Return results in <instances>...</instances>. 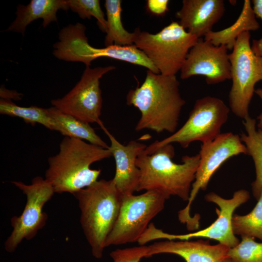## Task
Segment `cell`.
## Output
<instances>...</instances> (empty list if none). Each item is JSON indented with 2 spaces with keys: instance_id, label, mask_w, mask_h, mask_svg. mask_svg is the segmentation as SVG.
I'll return each mask as SVG.
<instances>
[{
  "instance_id": "cell-1",
  "label": "cell",
  "mask_w": 262,
  "mask_h": 262,
  "mask_svg": "<svg viewBox=\"0 0 262 262\" xmlns=\"http://www.w3.org/2000/svg\"><path fill=\"white\" fill-rule=\"evenodd\" d=\"M176 75L155 73L147 70L140 86L129 91L127 104L137 108L141 117L135 131L148 129L160 133L177 131L181 109L185 101L179 90Z\"/></svg>"
},
{
  "instance_id": "cell-2",
  "label": "cell",
  "mask_w": 262,
  "mask_h": 262,
  "mask_svg": "<svg viewBox=\"0 0 262 262\" xmlns=\"http://www.w3.org/2000/svg\"><path fill=\"white\" fill-rule=\"evenodd\" d=\"M111 156L109 149L81 139L64 137L58 152L48 158L45 179L55 193L74 194L98 180L101 169H93L90 166Z\"/></svg>"
},
{
  "instance_id": "cell-3",
  "label": "cell",
  "mask_w": 262,
  "mask_h": 262,
  "mask_svg": "<svg viewBox=\"0 0 262 262\" xmlns=\"http://www.w3.org/2000/svg\"><path fill=\"white\" fill-rule=\"evenodd\" d=\"M175 149L172 144L164 145L150 154L143 152L137 157L136 164L140 171L137 191H154L166 199L171 196L188 201L200 162V155H185L182 163L172 161Z\"/></svg>"
},
{
  "instance_id": "cell-4",
  "label": "cell",
  "mask_w": 262,
  "mask_h": 262,
  "mask_svg": "<svg viewBox=\"0 0 262 262\" xmlns=\"http://www.w3.org/2000/svg\"><path fill=\"white\" fill-rule=\"evenodd\" d=\"M73 195L78 200L80 223L92 254L100 259L119 215L123 196L113 179L98 180Z\"/></svg>"
},
{
  "instance_id": "cell-5",
  "label": "cell",
  "mask_w": 262,
  "mask_h": 262,
  "mask_svg": "<svg viewBox=\"0 0 262 262\" xmlns=\"http://www.w3.org/2000/svg\"><path fill=\"white\" fill-rule=\"evenodd\" d=\"M199 38L172 21L156 33L137 29L134 45L161 74L174 76L180 70L190 49Z\"/></svg>"
},
{
  "instance_id": "cell-6",
  "label": "cell",
  "mask_w": 262,
  "mask_h": 262,
  "mask_svg": "<svg viewBox=\"0 0 262 262\" xmlns=\"http://www.w3.org/2000/svg\"><path fill=\"white\" fill-rule=\"evenodd\" d=\"M229 109L220 98L207 96L197 99L183 126L169 136L155 141L143 153L150 154L167 144L177 143L187 148L195 141L202 143L214 139L228 120Z\"/></svg>"
},
{
  "instance_id": "cell-7",
  "label": "cell",
  "mask_w": 262,
  "mask_h": 262,
  "mask_svg": "<svg viewBox=\"0 0 262 262\" xmlns=\"http://www.w3.org/2000/svg\"><path fill=\"white\" fill-rule=\"evenodd\" d=\"M250 38L249 32L242 33L229 54L232 80L229 94V106L235 115L243 119L249 116V106L255 85L262 80V58L252 51Z\"/></svg>"
},
{
  "instance_id": "cell-8",
  "label": "cell",
  "mask_w": 262,
  "mask_h": 262,
  "mask_svg": "<svg viewBox=\"0 0 262 262\" xmlns=\"http://www.w3.org/2000/svg\"><path fill=\"white\" fill-rule=\"evenodd\" d=\"M166 199L154 191L123 196L119 215L106 239L105 247L138 242L151 221L163 210Z\"/></svg>"
},
{
  "instance_id": "cell-9",
  "label": "cell",
  "mask_w": 262,
  "mask_h": 262,
  "mask_svg": "<svg viewBox=\"0 0 262 262\" xmlns=\"http://www.w3.org/2000/svg\"><path fill=\"white\" fill-rule=\"evenodd\" d=\"M241 154H247L246 146L240 136L229 132L220 133L214 139L202 143L199 152L200 162L192 184L186 206L179 212L180 221L188 229L198 228V218L190 214L191 205L200 190H205L215 172L228 159Z\"/></svg>"
},
{
  "instance_id": "cell-10",
  "label": "cell",
  "mask_w": 262,
  "mask_h": 262,
  "mask_svg": "<svg viewBox=\"0 0 262 262\" xmlns=\"http://www.w3.org/2000/svg\"><path fill=\"white\" fill-rule=\"evenodd\" d=\"M86 27L77 22L63 28L59 33V41L53 45V55L57 59L72 62H81L86 66L100 57H108L137 65L141 60L140 50L135 45H112L96 48L88 43Z\"/></svg>"
},
{
  "instance_id": "cell-11",
  "label": "cell",
  "mask_w": 262,
  "mask_h": 262,
  "mask_svg": "<svg viewBox=\"0 0 262 262\" xmlns=\"http://www.w3.org/2000/svg\"><path fill=\"white\" fill-rule=\"evenodd\" d=\"M250 198L249 193L241 189L234 192L230 199H225L214 192L205 196L207 201L218 205L216 209L217 219L209 227L195 232L185 234H172L158 229L152 223L142 237L144 243L152 240L165 239L169 240H188L196 238H205L214 240L219 244L232 248L240 242L234 234L232 227V219L235 210L246 202Z\"/></svg>"
},
{
  "instance_id": "cell-12",
  "label": "cell",
  "mask_w": 262,
  "mask_h": 262,
  "mask_svg": "<svg viewBox=\"0 0 262 262\" xmlns=\"http://www.w3.org/2000/svg\"><path fill=\"white\" fill-rule=\"evenodd\" d=\"M26 196V203L21 215L11 219L13 230L4 243L5 249L15 251L23 239L30 240L45 225L47 214L43 212L45 204L55 193L52 186L40 176L33 179L30 184L21 181H12Z\"/></svg>"
},
{
  "instance_id": "cell-13",
  "label": "cell",
  "mask_w": 262,
  "mask_h": 262,
  "mask_svg": "<svg viewBox=\"0 0 262 262\" xmlns=\"http://www.w3.org/2000/svg\"><path fill=\"white\" fill-rule=\"evenodd\" d=\"M109 66L91 68L86 66L80 81L61 98L51 100L52 106L61 112L88 123L104 125L100 119L102 105L100 79L115 69Z\"/></svg>"
},
{
  "instance_id": "cell-14",
  "label": "cell",
  "mask_w": 262,
  "mask_h": 262,
  "mask_svg": "<svg viewBox=\"0 0 262 262\" xmlns=\"http://www.w3.org/2000/svg\"><path fill=\"white\" fill-rule=\"evenodd\" d=\"M226 46H215L199 38L190 49L180 70V78L205 77L208 84H214L231 79L230 63Z\"/></svg>"
},
{
  "instance_id": "cell-15",
  "label": "cell",
  "mask_w": 262,
  "mask_h": 262,
  "mask_svg": "<svg viewBox=\"0 0 262 262\" xmlns=\"http://www.w3.org/2000/svg\"><path fill=\"white\" fill-rule=\"evenodd\" d=\"M101 128L110 141L109 149L115 160V172L112 179L122 196L133 194L137 191L140 179V171L136 161L147 146L134 140L130 141L126 145H122L104 125Z\"/></svg>"
},
{
  "instance_id": "cell-16",
  "label": "cell",
  "mask_w": 262,
  "mask_h": 262,
  "mask_svg": "<svg viewBox=\"0 0 262 262\" xmlns=\"http://www.w3.org/2000/svg\"><path fill=\"white\" fill-rule=\"evenodd\" d=\"M225 10L223 0H183L175 16L185 30L201 38L212 31Z\"/></svg>"
},
{
  "instance_id": "cell-17",
  "label": "cell",
  "mask_w": 262,
  "mask_h": 262,
  "mask_svg": "<svg viewBox=\"0 0 262 262\" xmlns=\"http://www.w3.org/2000/svg\"><path fill=\"white\" fill-rule=\"evenodd\" d=\"M147 257L159 254H173L186 262H222L228 258L230 248L218 244L210 245L202 240H169L156 242L148 246Z\"/></svg>"
},
{
  "instance_id": "cell-18",
  "label": "cell",
  "mask_w": 262,
  "mask_h": 262,
  "mask_svg": "<svg viewBox=\"0 0 262 262\" xmlns=\"http://www.w3.org/2000/svg\"><path fill=\"white\" fill-rule=\"evenodd\" d=\"M69 10L66 0H32L26 5L16 7V17L6 32H14L24 35L27 27L33 21L42 19V26L47 27L57 21V13L59 10Z\"/></svg>"
},
{
  "instance_id": "cell-19",
  "label": "cell",
  "mask_w": 262,
  "mask_h": 262,
  "mask_svg": "<svg viewBox=\"0 0 262 262\" xmlns=\"http://www.w3.org/2000/svg\"><path fill=\"white\" fill-rule=\"evenodd\" d=\"M260 25L249 0H245L242 11L236 21L231 26L217 32L211 31L204 36V40L215 46H226L232 50L237 37L242 33L259 29Z\"/></svg>"
},
{
  "instance_id": "cell-20",
  "label": "cell",
  "mask_w": 262,
  "mask_h": 262,
  "mask_svg": "<svg viewBox=\"0 0 262 262\" xmlns=\"http://www.w3.org/2000/svg\"><path fill=\"white\" fill-rule=\"evenodd\" d=\"M48 110L56 124L57 131L64 137L85 140L91 144L109 149L110 146L96 133L89 123L65 114L53 106L48 108Z\"/></svg>"
},
{
  "instance_id": "cell-21",
  "label": "cell",
  "mask_w": 262,
  "mask_h": 262,
  "mask_svg": "<svg viewBox=\"0 0 262 262\" xmlns=\"http://www.w3.org/2000/svg\"><path fill=\"white\" fill-rule=\"evenodd\" d=\"M246 133H243L240 138L246 147L247 154L254 162L255 180L251 183L253 196L258 200L262 191V131L256 129V121L249 116L243 121Z\"/></svg>"
},
{
  "instance_id": "cell-22",
  "label": "cell",
  "mask_w": 262,
  "mask_h": 262,
  "mask_svg": "<svg viewBox=\"0 0 262 262\" xmlns=\"http://www.w3.org/2000/svg\"><path fill=\"white\" fill-rule=\"evenodd\" d=\"M104 6L107 16V30L104 40L105 47L114 45L130 46L134 44L137 29L133 33H130L124 28L121 21V1L106 0Z\"/></svg>"
},
{
  "instance_id": "cell-23",
  "label": "cell",
  "mask_w": 262,
  "mask_h": 262,
  "mask_svg": "<svg viewBox=\"0 0 262 262\" xmlns=\"http://www.w3.org/2000/svg\"><path fill=\"white\" fill-rule=\"evenodd\" d=\"M0 114L18 117L32 125L38 123L51 131H58L56 124L50 115L48 108L35 106H20L13 103L11 100L0 98Z\"/></svg>"
},
{
  "instance_id": "cell-24",
  "label": "cell",
  "mask_w": 262,
  "mask_h": 262,
  "mask_svg": "<svg viewBox=\"0 0 262 262\" xmlns=\"http://www.w3.org/2000/svg\"><path fill=\"white\" fill-rule=\"evenodd\" d=\"M258 200L248 214L233 215L232 227L235 235L257 238L262 241V191Z\"/></svg>"
},
{
  "instance_id": "cell-25",
  "label": "cell",
  "mask_w": 262,
  "mask_h": 262,
  "mask_svg": "<svg viewBox=\"0 0 262 262\" xmlns=\"http://www.w3.org/2000/svg\"><path fill=\"white\" fill-rule=\"evenodd\" d=\"M228 258L231 262H262V242H255L253 237L243 236L237 246L229 249Z\"/></svg>"
},
{
  "instance_id": "cell-26",
  "label": "cell",
  "mask_w": 262,
  "mask_h": 262,
  "mask_svg": "<svg viewBox=\"0 0 262 262\" xmlns=\"http://www.w3.org/2000/svg\"><path fill=\"white\" fill-rule=\"evenodd\" d=\"M69 9L78 14L82 19H90L92 16L97 20L100 30L106 32L107 21L98 0H66Z\"/></svg>"
},
{
  "instance_id": "cell-27",
  "label": "cell",
  "mask_w": 262,
  "mask_h": 262,
  "mask_svg": "<svg viewBox=\"0 0 262 262\" xmlns=\"http://www.w3.org/2000/svg\"><path fill=\"white\" fill-rule=\"evenodd\" d=\"M148 251V246L140 245L116 249L112 251L110 255L113 262H140L141 259L147 257Z\"/></svg>"
},
{
  "instance_id": "cell-28",
  "label": "cell",
  "mask_w": 262,
  "mask_h": 262,
  "mask_svg": "<svg viewBox=\"0 0 262 262\" xmlns=\"http://www.w3.org/2000/svg\"><path fill=\"white\" fill-rule=\"evenodd\" d=\"M252 2L255 16L262 20V0H253ZM251 47L255 54L262 58V38L259 40H253Z\"/></svg>"
},
{
  "instance_id": "cell-29",
  "label": "cell",
  "mask_w": 262,
  "mask_h": 262,
  "mask_svg": "<svg viewBox=\"0 0 262 262\" xmlns=\"http://www.w3.org/2000/svg\"><path fill=\"white\" fill-rule=\"evenodd\" d=\"M168 0H147V8L152 14L161 16L168 11Z\"/></svg>"
},
{
  "instance_id": "cell-30",
  "label": "cell",
  "mask_w": 262,
  "mask_h": 262,
  "mask_svg": "<svg viewBox=\"0 0 262 262\" xmlns=\"http://www.w3.org/2000/svg\"><path fill=\"white\" fill-rule=\"evenodd\" d=\"M0 98L17 100L21 99L22 95L16 91L9 90L2 86L0 87Z\"/></svg>"
},
{
  "instance_id": "cell-31",
  "label": "cell",
  "mask_w": 262,
  "mask_h": 262,
  "mask_svg": "<svg viewBox=\"0 0 262 262\" xmlns=\"http://www.w3.org/2000/svg\"><path fill=\"white\" fill-rule=\"evenodd\" d=\"M255 93L260 97L262 101V88H258L255 90ZM257 119L258 122L257 125L258 129L262 131V113L258 116Z\"/></svg>"
},
{
  "instance_id": "cell-32",
  "label": "cell",
  "mask_w": 262,
  "mask_h": 262,
  "mask_svg": "<svg viewBox=\"0 0 262 262\" xmlns=\"http://www.w3.org/2000/svg\"><path fill=\"white\" fill-rule=\"evenodd\" d=\"M222 262H231L229 258L225 259Z\"/></svg>"
}]
</instances>
